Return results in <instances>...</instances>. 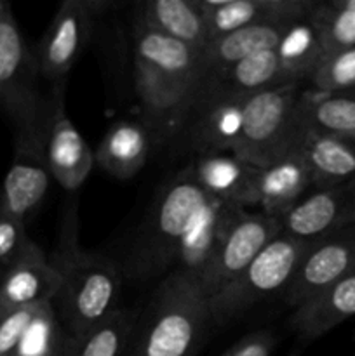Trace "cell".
I'll return each instance as SVG.
<instances>
[{
    "instance_id": "1",
    "label": "cell",
    "mask_w": 355,
    "mask_h": 356,
    "mask_svg": "<svg viewBox=\"0 0 355 356\" xmlns=\"http://www.w3.org/2000/svg\"><path fill=\"white\" fill-rule=\"evenodd\" d=\"M132 63L146 125L159 141L171 138L190 115L204 79V58L181 42L132 23Z\"/></svg>"
},
{
    "instance_id": "2",
    "label": "cell",
    "mask_w": 355,
    "mask_h": 356,
    "mask_svg": "<svg viewBox=\"0 0 355 356\" xmlns=\"http://www.w3.org/2000/svg\"><path fill=\"white\" fill-rule=\"evenodd\" d=\"M51 263L59 273V291L52 306L68 336L97 325L120 309L117 264L79 245V209L75 202L66 207L63 216L59 242Z\"/></svg>"
},
{
    "instance_id": "3",
    "label": "cell",
    "mask_w": 355,
    "mask_h": 356,
    "mask_svg": "<svg viewBox=\"0 0 355 356\" xmlns=\"http://www.w3.org/2000/svg\"><path fill=\"white\" fill-rule=\"evenodd\" d=\"M209 198L188 169L171 177L139 226L124 264L125 277L146 282L171 273L181 245Z\"/></svg>"
},
{
    "instance_id": "4",
    "label": "cell",
    "mask_w": 355,
    "mask_h": 356,
    "mask_svg": "<svg viewBox=\"0 0 355 356\" xmlns=\"http://www.w3.org/2000/svg\"><path fill=\"white\" fill-rule=\"evenodd\" d=\"M211 325V305L200 282L171 271L132 330L125 356H197Z\"/></svg>"
},
{
    "instance_id": "5",
    "label": "cell",
    "mask_w": 355,
    "mask_h": 356,
    "mask_svg": "<svg viewBox=\"0 0 355 356\" xmlns=\"http://www.w3.org/2000/svg\"><path fill=\"white\" fill-rule=\"evenodd\" d=\"M38 66L7 2L0 0V106L14 129V145L44 149L49 99L38 90Z\"/></svg>"
},
{
    "instance_id": "6",
    "label": "cell",
    "mask_w": 355,
    "mask_h": 356,
    "mask_svg": "<svg viewBox=\"0 0 355 356\" xmlns=\"http://www.w3.org/2000/svg\"><path fill=\"white\" fill-rule=\"evenodd\" d=\"M310 243L312 240H299L285 233L268 242L228 287L209 299L212 325L230 322L256 302L284 292Z\"/></svg>"
},
{
    "instance_id": "7",
    "label": "cell",
    "mask_w": 355,
    "mask_h": 356,
    "mask_svg": "<svg viewBox=\"0 0 355 356\" xmlns=\"http://www.w3.org/2000/svg\"><path fill=\"white\" fill-rule=\"evenodd\" d=\"M301 92L303 83H291L247 97L242 134L233 155L256 167H267L287 155L299 129Z\"/></svg>"
},
{
    "instance_id": "8",
    "label": "cell",
    "mask_w": 355,
    "mask_h": 356,
    "mask_svg": "<svg viewBox=\"0 0 355 356\" xmlns=\"http://www.w3.org/2000/svg\"><path fill=\"white\" fill-rule=\"evenodd\" d=\"M104 9L103 0H65L58 7L35 52L38 73L52 86L66 82Z\"/></svg>"
},
{
    "instance_id": "9",
    "label": "cell",
    "mask_w": 355,
    "mask_h": 356,
    "mask_svg": "<svg viewBox=\"0 0 355 356\" xmlns=\"http://www.w3.org/2000/svg\"><path fill=\"white\" fill-rule=\"evenodd\" d=\"M282 233L281 219L261 211H240L200 277L209 299L228 287L268 242Z\"/></svg>"
},
{
    "instance_id": "10",
    "label": "cell",
    "mask_w": 355,
    "mask_h": 356,
    "mask_svg": "<svg viewBox=\"0 0 355 356\" xmlns=\"http://www.w3.org/2000/svg\"><path fill=\"white\" fill-rule=\"evenodd\" d=\"M355 273V226L312 240L282 296L296 308L324 289Z\"/></svg>"
},
{
    "instance_id": "11",
    "label": "cell",
    "mask_w": 355,
    "mask_h": 356,
    "mask_svg": "<svg viewBox=\"0 0 355 356\" xmlns=\"http://www.w3.org/2000/svg\"><path fill=\"white\" fill-rule=\"evenodd\" d=\"M65 83H56L49 99V122L45 132L44 153L52 179L65 190L75 191L86 183L94 169V152L70 115L66 113Z\"/></svg>"
},
{
    "instance_id": "12",
    "label": "cell",
    "mask_w": 355,
    "mask_h": 356,
    "mask_svg": "<svg viewBox=\"0 0 355 356\" xmlns=\"http://www.w3.org/2000/svg\"><path fill=\"white\" fill-rule=\"evenodd\" d=\"M281 222L282 233L299 240H317L355 226V179L308 191Z\"/></svg>"
},
{
    "instance_id": "13",
    "label": "cell",
    "mask_w": 355,
    "mask_h": 356,
    "mask_svg": "<svg viewBox=\"0 0 355 356\" xmlns=\"http://www.w3.org/2000/svg\"><path fill=\"white\" fill-rule=\"evenodd\" d=\"M291 153L306 167L313 190L355 179V138L312 129L299 117Z\"/></svg>"
},
{
    "instance_id": "14",
    "label": "cell",
    "mask_w": 355,
    "mask_h": 356,
    "mask_svg": "<svg viewBox=\"0 0 355 356\" xmlns=\"http://www.w3.org/2000/svg\"><path fill=\"white\" fill-rule=\"evenodd\" d=\"M244 101L240 97L218 96L195 99L183 125L195 155L235 152L242 134Z\"/></svg>"
},
{
    "instance_id": "15",
    "label": "cell",
    "mask_w": 355,
    "mask_h": 356,
    "mask_svg": "<svg viewBox=\"0 0 355 356\" xmlns=\"http://www.w3.org/2000/svg\"><path fill=\"white\" fill-rule=\"evenodd\" d=\"M260 169L233 153L195 155L188 167L194 179L209 197L246 211L258 209Z\"/></svg>"
},
{
    "instance_id": "16",
    "label": "cell",
    "mask_w": 355,
    "mask_h": 356,
    "mask_svg": "<svg viewBox=\"0 0 355 356\" xmlns=\"http://www.w3.org/2000/svg\"><path fill=\"white\" fill-rule=\"evenodd\" d=\"M58 291V270L31 240L0 277V312L54 302Z\"/></svg>"
},
{
    "instance_id": "17",
    "label": "cell",
    "mask_w": 355,
    "mask_h": 356,
    "mask_svg": "<svg viewBox=\"0 0 355 356\" xmlns=\"http://www.w3.org/2000/svg\"><path fill=\"white\" fill-rule=\"evenodd\" d=\"M291 83L298 82H294L282 68L277 52L268 51L216 72H204L197 97L218 96L247 99L254 94L291 86Z\"/></svg>"
},
{
    "instance_id": "18",
    "label": "cell",
    "mask_w": 355,
    "mask_h": 356,
    "mask_svg": "<svg viewBox=\"0 0 355 356\" xmlns=\"http://www.w3.org/2000/svg\"><path fill=\"white\" fill-rule=\"evenodd\" d=\"M212 38L246 26L305 19L315 0H198Z\"/></svg>"
},
{
    "instance_id": "19",
    "label": "cell",
    "mask_w": 355,
    "mask_h": 356,
    "mask_svg": "<svg viewBox=\"0 0 355 356\" xmlns=\"http://www.w3.org/2000/svg\"><path fill=\"white\" fill-rule=\"evenodd\" d=\"M51 181L44 149L14 145L13 163L0 188V211L26 222L47 197Z\"/></svg>"
},
{
    "instance_id": "20",
    "label": "cell",
    "mask_w": 355,
    "mask_h": 356,
    "mask_svg": "<svg viewBox=\"0 0 355 356\" xmlns=\"http://www.w3.org/2000/svg\"><path fill=\"white\" fill-rule=\"evenodd\" d=\"M132 23L181 42L200 54L211 44L207 19L198 0H145L136 6Z\"/></svg>"
},
{
    "instance_id": "21",
    "label": "cell",
    "mask_w": 355,
    "mask_h": 356,
    "mask_svg": "<svg viewBox=\"0 0 355 356\" xmlns=\"http://www.w3.org/2000/svg\"><path fill=\"white\" fill-rule=\"evenodd\" d=\"M148 125L138 120H120L104 132L94 152V162L117 179L127 181L145 167L153 145Z\"/></svg>"
},
{
    "instance_id": "22",
    "label": "cell",
    "mask_w": 355,
    "mask_h": 356,
    "mask_svg": "<svg viewBox=\"0 0 355 356\" xmlns=\"http://www.w3.org/2000/svg\"><path fill=\"white\" fill-rule=\"evenodd\" d=\"M240 211H246V209L223 204L212 197L209 198L178 252L173 271H181L200 282L202 273L214 256L219 242L226 235Z\"/></svg>"
},
{
    "instance_id": "23",
    "label": "cell",
    "mask_w": 355,
    "mask_h": 356,
    "mask_svg": "<svg viewBox=\"0 0 355 356\" xmlns=\"http://www.w3.org/2000/svg\"><path fill=\"white\" fill-rule=\"evenodd\" d=\"M352 316H355V273L296 306L289 323L299 337L312 341Z\"/></svg>"
},
{
    "instance_id": "24",
    "label": "cell",
    "mask_w": 355,
    "mask_h": 356,
    "mask_svg": "<svg viewBox=\"0 0 355 356\" xmlns=\"http://www.w3.org/2000/svg\"><path fill=\"white\" fill-rule=\"evenodd\" d=\"M312 188L308 170L299 156L289 152L261 167L258 176V211L282 219Z\"/></svg>"
},
{
    "instance_id": "25",
    "label": "cell",
    "mask_w": 355,
    "mask_h": 356,
    "mask_svg": "<svg viewBox=\"0 0 355 356\" xmlns=\"http://www.w3.org/2000/svg\"><path fill=\"white\" fill-rule=\"evenodd\" d=\"M292 23L294 21L254 24V26L240 28L232 33L212 38L209 47L202 54L204 72H216V70L235 65V63L251 58V56L275 51L282 35Z\"/></svg>"
},
{
    "instance_id": "26",
    "label": "cell",
    "mask_w": 355,
    "mask_h": 356,
    "mask_svg": "<svg viewBox=\"0 0 355 356\" xmlns=\"http://www.w3.org/2000/svg\"><path fill=\"white\" fill-rule=\"evenodd\" d=\"M275 52L285 73L298 83L308 82L326 56L319 31L310 21V16L294 21L285 30Z\"/></svg>"
},
{
    "instance_id": "27",
    "label": "cell",
    "mask_w": 355,
    "mask_h": 356,
    "mask_svg": "<svg viewBox=\"0 0 355 356\" xmlns=\"http://www.w3.org/2000/svg\"><path fill=\"white\" fill-rule=\"evenodd\" d=\"M298 111L308 127L355 138V92L324 94L303 89Z\"/></svg>"
},
{
    "instance_id": "28",
    "label": "cell",
    "mask_w": 355,
    "mask_h": 356,
    "mask_svg": "<svg viewBox=\"0 0 355 356\" xmlns=\"http://www.w3.org/2000/svg\"><path fill=\"white\" fill-rule=\"evenodd\" d=\"M132 330L131 315L120 308L97 325L68 336L65 356H125Z\"/></svg>"
},
{
    "instance_id": "29",
    "label": "cell",
    "mask_w": 355,
    "mask_h": 356,
    "mask_svg": "<svg viewBox=\"0 0 355 356\" xmlns=\"http://www.w3.org/2000/svg\"><path fill=\"white\" fill-rule=\"evenodd\" d=\"M326 54L355 47V0H315L310 13Z\"/></svg>"
},
{
    "instance_id": "30",
    "label": "cell",
    "mask_w": 355,
    "mask_h": 356,
    "mask_svg": "<svg viewBox=\"0 0 355 356\" xmlns=\"http://www.w3.org/2000/svg\"><path fill=\"white\" fill-rule=\"evenodd\" d=\"M68 334L52 302L40 305L10 356H65Z\"/></svg>"
},
{
    "instance_id": "31",
    "label": "cell",
    "mask_w": 355,
    "mask_h": 356,
    "mask_svg": "<svg viewBox=\"0 0 355 356\" xmlns=\"http://www.w3.org/2000/svg\"><path fill=\"white\" fill-rule=\"evenodd\" d=\"M308 89L324 94L355 92V47L324 56L308 79Z\"/></svg>"
},
{
    "instance_id": "32",
    "label": "cell",
    "mask_w": 355,
    "mask_h": 356,
    "mask_svg": "<svg viewBox=\"0 0 355 356\" xmlns=\"http://www.w3.org/2000/svg\"><path fill=\"white\" fill-rule=\"evenodd\" d=\"M30 242L26 222L0 211V277L23 254Z\"/></svg>"
},
{
    "instance_id": "33",
    "label": "cell",
    "mask_w": 355,
    "mask_h": 356,
    "mask_svg": "<svg viewBox=\"0 0 355 356\" xmlns=\"http://www.w3.org/2000/svg\"><path fill=\"white\" fill-rule=\"evenodd\" d=\"M40 306V305H38ZM38 306L0 312V356H10L17 343L23 337L24 330L30 325Z\"/></svg>"
},
{
    "instance_id": "34",
    "label": "cell",
    "mask_w": 355,
    "mask_h": 356,
    "mask_svg": "<svg viewBox=\"0 0 355 356\" xmlns=\"http://www.w3.org/2000/svg\"><path fill=\"white\" fill-rule=\"evenodd\" d=\"M275 348V336L270 330L247 334L219 356H270Z\"/></svg>"
}]
</instances>
